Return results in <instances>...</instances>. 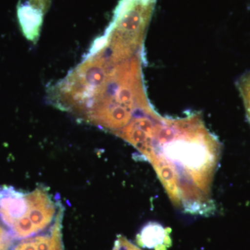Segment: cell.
Instances as JSON below:
<instances>
[{"mask_svg":"<svg viewBox=\"0 0 250 250\" xmlns=\"http://www.w3.org/2000/svg\"><path fill=\"white\" fill-rule=\"evenodd\" d=\"M62 218L48 229L35 236L18 240L9 250H64L62 238Z\"/></svg>","mask_w":250,"mask_h":250,"instance_id":"obj_4","label":"cell"},{"mask_svg":"<svg viewBox=\"0 0 250 250\" xmlns=\"http://www.w3.org/2000/svg\"><path fill=\"white\" fill-rule=\"evenodd\" d=\"M50 4L51 0H29V4H24V6L33 14L42 19L44 15L48 11Z\"/></svg>","mask_w":250,"mask_h":250,"instance_id":"obj_7","label":"cell"},{"mask_svg":"<svg viewBox=\"0 0 250 250\" xmlns=\"http://www.w3.org/2000/svg\"><path fill=\"white\" fill-rule=\"evenodd\" d=\"M238 89L244 102L247 117L250 123V72L240 79Z\"/></svg>","mask_w":250,"mask_h":250,"instance_id":"obj_6","label":"cell"},{"mask_svg":"<svg viewBox=\"0 0 250 250\" xmlns=\"http://www.w3.org/2000/svg\"><path fill=\"white\" fill-rule=\"evenodd\" d=\"M10 248H0V250H9Z\"/></svg>","mask_w":250,"mask_h":250,"instance_id":"obj_9","label":"cell"},{"mask_svg":"<svg viewBox=\"0 0 250 250\" xmlns=\"http://www.w3.org/2000/svg\"><path fill=\"white\" fill-rule=\"evenodd\" d=\"M156 1L121 0L104 34L92 46L117 62L126 60L143 52Z\"/></svg>","mask_w":250,"mask_h":250,"instance_id":"obj_3","label":"cell"},{"mask_svg":"<svg viewBox=\"0 0 250 250\" xmlns=\"http://www.w3.org/2000/svg\"><path fill=\"white\" fill-rule=\"evenodd\" d=\"M112 250H143L123 235H118Z\"/></svg>","mask_w":250,"mask_h":250,"instance_id":"obj_8","label":"cell"},{"mask_svg":"<svg viewBox=\"0 0 250 250\" xmlns=\"http://www.w3.org/2000/svg\"><path fill=\"white\" fill-rule=\"evenodd\" d=\"M221 149L200 113L160 116L139 159L150 163L174 207L209 216L216 211L211 189Z\"/></svg>","mask_w":250,"mask_h":250,"instance_id":"obj_1","label":"cell"},{"mask_svg":"<svg viewBox=\"0 0 250 250\" xmlns=\"http://www.w3.org/2000/svg\"><path fill=\"white\" fill-rule=\"evenodd\" d=\"M143 53L113 62L97 56L70 87V113L118 136L136 116L151 111L143 75Z\"/></svg>","mask_w":250,"mask_h":250,"instance_id":"obj_2","label":"cell"},{"mask_svg":"<svg viewBox=\"0 0 250 250\" xmlns=\"http://www.w3.org/2000/svg\"><path fill=\"white\" fill-rule=\"evenodd\" d=\"M172 229L164 228L161 224L150 222L146 224L136 236L140 248L154 250H167L172 246Z\"/></svg>","mask_w":250,"mask_h":250,"instance_id":"obj_5","label":"cell"}]
</instances>
